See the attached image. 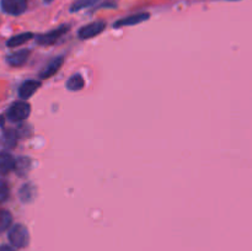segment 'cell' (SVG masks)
Here are the masks:
<instances>
[{
    "mask_svg": "<svg viewBox=\"0 0 252 251\" xmlns=\"http://www.w3.org/2000/svg\"><path fill=\"white\" fill-rule=\"evenodd\" d=\"M30 115H31V106L26 101H16L11 103L6 112L7 120L14 123L27 120Z\"/></svg>",
    "mask_w": 252,
    "mask_h": 251,
    "instance_id": "1",
    "label": "cell"
},
{
    "mask_svg": "<svg viewBox=\"0 0 252 251\" xmlns=\"http://www.w3.org/2000/svg\"><path fill=\"white\" fill-rule=\"evenodd\" d=\"M9 241L14 248L22 249L26 248L30 243L29 230L22 224H15L9 231Z\"/></svg>",
    "mask_w": 252,
    "mask_h": 251,
    "instance_id": "2",
    "label": "cell"
},
{
    "mask_svg": "<svg viewBox=\"0 0 252 251\" xmlns=\"http://www.w3.org/2000/svg\"><path fill=\"white\" fill-rule=\"evenodd\" d=\"M69 30H70V26H69V25H62V26L56 27V29L46 32V33L38 34L36 41L37 43L41 44V46H51V44H54L56 42H58Z\"/></svg>",
    "mask_w": 252,
    "mask_h": 251,
    "instance_id": "3",
    "label": "cell"
},
{
    "mask_svg": "<svg viewBox=\"0 0 252 251\" xmlns=\"http://www.w3.org/2000/svg\"><path fill=\"white\" fill-rule=\"evenodd\" d=\"M29 1L27 0H0L1 10L11 16H19L27 10Z\"/></svg>",
    "mask_w": 252,
    "mask_h": 251,
    "instance_id": "4",
    "label": "cell"
},
{
    "mask_svg": "<svg viewBox=\"0 0 252 251\" xmlns=\"http://www.w3.org/2000/svg\"><path fill=\"white\" fill-rule=\"evenodd\" d=\"M106 29V22L105 21H94L91 24L85 25L81 27L78 32V36L80 39H90L94 37L98 36L102 33L103 30Z\"/></svg>",
    "mask_w": 252,
    "mask_h": 251,
    "instance_id": "5",
    "label": "cell"
},
{
    "mask_svg": "<svg viewBox=\"0 0 252 251\" xmlns=\"http://www.w3.org/2000/svg\"><path fill=\"white\" fill-rule=\"evenodd\" d=\"M149 12H138V14L129 15V16L118 20V21H116L115 24H113V27H115V29H120V27L125 26H134V25L142 24V22L147 21V20H149Z\"/></svg>",
    "mask_w": 252,
    "mask_h": 251,
    "instance_id": "6",
    "label": "cell"
},
{
    "mask_svg": "<svg viewBox=\"0 0 252 251\" xmlns=\"http://www.w3.org/2000/svg\"><path fill=\"white\" fill-rule=\"evenodd\" d=\"M64 63V58L62 56L54 57L53 59L48 62V63L44 65V68L39 71V78L41 79H49L54 75V74L58 73L61 70L62 65Z\"/></svg>",
    "mask_w": 252,
    "mask_h": 251,
    "instance_id": "7",
    "label": "cell"
},
{
    "mask_svg": "<svg viewBox=\"0 0 252 251\" xmlns=\"http://www.w3.org/2000/svg\"><path fill=\"white\" fill-rule=\"evenodd\" d=\"M41 83L38 80H26L20 85L19 88V96L22 100H27L31 97L34 93L39 89Z\"/></svg>",
    "mask_w": 252,
    "mask_h": 251,
    "instance_id": "8",
    "label": "cell"
},
{
    "mask_svg": "<svg viewBox=\"0 0 252 251\" xmlns=\"http://www.w3.org/2000/svg\"><path fill=\"white\" fill-rule=\"evenodd\" d=\"M30 53L31 52L29 49H20V51L15 52V53L9 54L6 57V63L11 66H21L24 65L25 63L29 59Z\"/></svg>",
    "mask_w": 252,
    "mask_h": 251,
    "instance_id": "9",
    "label": "cell"
},
{
    "mask_svg": "<svg viewBox=\"0 0 252 251\" xmlns=\"http://www.w3.org/2000/svg\"><path fill=\"white\" fill-rule=\"evenodd\" d=\"M15 161L16 160L14 159V157L9 152H6V150L0 152V174L5 175L11 171V170H14Z\"/></svg>",
    "mask_w": 252,
    "mask_h": 251,
    "instance_id": "10",
    "label": "cell"
},
{
    "mask_svg": "<svg viewBox=\"0 0 252 251\" xmlns=\"http://www.w3.org/2000/svg\"><path fill=\"white\" fill-rule=\"evenodd\" d=\"M32 38H33V33L32 32H24V33H19L16 36L11 37L6 42V46L10 47V48H15V47L22 46V44H25Z\"/></svg>",
    "mask_w": 252,
    "mask_h": 251,
    "instance_id": "11",
    "label": "cell"
},
{
    "mask_svg": "<svg viewBox=\"0 0 252 251\" xmlns=\"http://www.w3.org/2000/svg\"><path fill=\"white\" fill-rule=\"evenodd\" d=\"M65 86L66 89L70 91L83 90L84 86H85V80H84V78L80 74H74V75H71L70 78L68 79Z\"/></svg>",
    "mask_w": 252,
    "mask_h": 251,
    "instance_id": "12",
    "label": "cell"
},
{
    "mask_svg": "<svg viewBox=\"0 0 252 251\" xmlns=\"http://www.w3.org/2000/svg\"><path fill=\"white\" fill-rule=\"evenodd\" d=\"M15 170L19 174V176H25L31 169V160L26 157H21L15 161Z\"/></svg>",
    "mask_w": 252,
    "mask_h": 251,
    "instance_id": "13",
    "label": "cell"
},
{
    "mask_svg": "<svg viewBox=\"0 0 252 251\" xmlns=\"http://www.w3.org/2000/svg\"><path fill=\"white\" fill-rule=\"evenodd\" d=\"M36 196V188L31 184H26L20 189V198L24 202H31Z\"/></svg>",
    "mask_w": 252,
    "mask_h": 251,
    "instance_id": "14",
    "label": "cell"
},
{
    "mask_svg": "<svg viewBox=\"0 0 252 251\" xmlns=\"http://www.w3.org/2000/svg\"><path fill=\"white\" fill-rule=\"evenodd\" d=\"M12 224V216L6 209H0V233L7 230Z\"/></svg>",
    "mask_w": 252,
    "mask_h": 251,
    "instance_id": "15",
    "label": "cell"
},
{
    "mask_svg": "<svg viewBox=\"0 0 252 251\" xmlns=\"http://www.w3.org/2000/svg\"><path fill=\"white\" fill-rule=\"evenodd\" d=\"M98 1H100V0H74V2L70 6V11H80V10H84L86 9V7H90L93 6V5L97 4Z\"/></svg>",
    "mask_w": 252,
    "mask_h": 251,
    "instance_id": "16",
    "label": "cell"
},
{
    "mask_svg": "<svg viewBox=\"0 0 252 251\" xmlns=\"http://www.w3.org/2000/svg\"><path fill=\"white\" fill-rule=\"evenodd\" d=\"M2 139H4L5 145L12 148V147H15V144H16L17 135H16V133H15L14 130H11V129L5 130L4 135H2Z\"/></svg>",
    "mask_w": 252,
    "mask_h": 251,
    "instance_id": "17",
    "label": "cell"
},
{
    "mask_svg": "<svg viewBox=\"0 0 252 251\" xmlns=\"http://www.w3.org/2000/svg\"><path fill=\"white\" fill-rule=\"evenodd\" d=\"M9 193L10 189L7 182L4 181V180H0V202L6 201L7 197H9Z\"/></svg>",
    "mask_w": 252,
    "mask_h": 251,
    "instance_id": "18",
    "label": "cell"
},
{
    "mask_svg": "<svg viewBox=\"0 0 252 251\" xmlns=\"http://www.w3.org/2000/svg\"><path fill=\"white\" fill-rule=\"evenodd\" d=\"M0 251H14V249L9 245H1L0 246Z\"/></svg>",
    "mask_w": 252,
    "mask_h": 251,
    "instance_id": "19",
    "label": "cell"
},
{
    "mask_svg": "<svg viewBox=\"0 0 252 251\" xmlns=\"http://www.w3.org/2000/svg\"><path fill=\"white\" fill-rule=\"evenodd\" d=\"M44 1H46V2H51V1H53V0H44Z\"/></svg>",
    "mask_w": 252,
    "mask_h": 251,
    "instance_id": "20",
    "label": "cell"
},
{
    "mask_svg": "<svg viewBox=\"0 0 252 251\" xmlns=\"http://www.w3.org/2000/svg\"><path fill=\"white\" fill-rule=\"evenodd\" d=\"M231 1H238V0H231Z\"/></svg>",
    "mask_w": 252,
    "mask_h": 251,
    "instance_id": "21",
    "label": "cell"
}]
</instances>
